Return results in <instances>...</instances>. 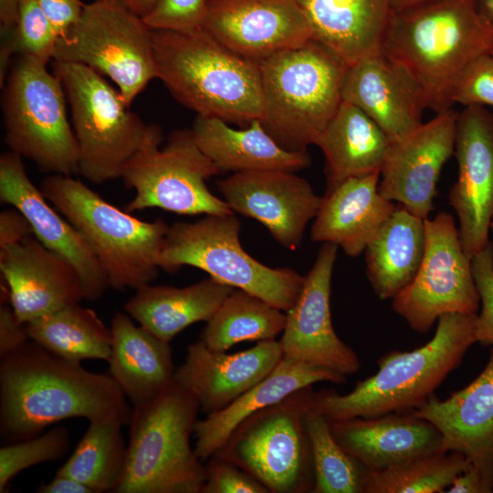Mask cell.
<instances>
[{
	"label": "cell",
	"instance_id": "8992f818",
	"mask_svg": "<svg viewBox=\"0 0 493 493\" xmlns=\"http://www.w3.org/2000/svg\"><path fill=\"white\" fill-rule=\"evenodd\" d=\"M49 203L79 232L117 290L152 284L169 226L123 211L72 176L50 174L40 187Z\"/></svg>",
	"mask_w": 493,
	"mask_h": 493
},
{
	"label": "cell",
	"instance_id": "816d5d0a",
	"mask_svg": "<svg viewBox=\"0 0 493 493\" xmlns=\"http://www.w3.org/2000/svg\"><path fill=\"white\" fill-rule=\"evenodd\" d=\"M130 11L144 18L152 12L159 0H120Z\"/></svg>",
	"mask_w": 493,
	"mask_h": 493
},
{
	"label": "cell",
	"instance_id": "b9f144b4",
	"mask_svg": "<svg viewBox=\"0 0 493 493\" xmlns=\"http://www.w3.org/2000/svg\"><path fill=\"white\" fill-rule=\"evenodd\" d=\"M471 266L481 303L476 340L485 346L493 345V243L471 257Z\"/></svg>",
	"mask_w": 493,
	"mask_h": 493
},
{
	"label": "cell",
	"instance_id": "ab89813d",
	"mask_svg": "<svg viewBox=\"0 0 493 493\" xmlns=\"http://www.w3.org/2000/svg\"><path fill=\"white\" fill-rule=\"evenodd\" d=\"M70 446L69 432L56 426L41 435L15 442L0 449V492L21 471L40 463L59 459Z\"/></svg>",
	"mask_w": 493,
	"mask_h": 493
},
{
	"label": "cell",
	"instance_id": "e0dca14e",
	"mask_svg": "<svg viewBox=\"0 0 493 493\" xmlns=\"http://www.w3.org/2000/svg\"><path fill=\"white\" fill-rule=\"evenodd\" d=\"M202 27L234 53L256 62L313 39L298 0H206Z\"/></svg>",
	"mask_w": 493,
	"mask_h": 493
},
{
	"label": "cell",
	"instance_id": "e575fe53",
	"mask_svg": "<svg viewBox=\"0 0 493 493\" xmlns=\"http://www.w3.org/2000/svg\"><path fill=\"white\" fill-rule=\"evenodd\" d=\"M123 425L117 417L89 421L82 438L57 474L70 477L95 493L115 492L127 456Z\"/></svg>",
	"mask_w": 493,
	"mask_h": 493
},
{
	"label": "cell",
	"instance_id": "603a6c76",
	"mask_svg": "<svg viewBox=\"0 0 493 493\" xmlns=\"http://www.w3.org/2000/svg\"><path fill=\"white\" fill-rule=\"evenodd\" d=\"M413 411L439 430L446 450L467 456L493 488V348L467 386L445 400L433 394Z\"/></svg>",
	"mask_w": 493,
	"mask_h": 493
},
{
	"label": "cell",
	"instance_id": "8d00e7d4",
	"mask_svg": "<svg viewBox=\"0 0 493 493\" xmlns=\"http://www.w3.org/2000/svg\"><path fill=\"white\" fill-rule=\"evenodd\" d=\"M471 465L456 451L439 450L381 470H369L363 493H441Z\"/></svg>",
	"mask_w": 493,
	"mask_h": 493
},
{
	"label": "cell",
	"instance_id": "9c48e42d",
	"mask_svg": "<svg viewBox=\"0 0 493 493\" xmlns=\"http://www.w3.org/2000/svg\"><path fill=\"white\" fill-rule=\"evenodd\" d=\"M235 213L205 215L192 223L169 226L159 266L169 272L190 266L221 283L249 292L288 311L297 300L305 276L288 267H270L251 257L239 238Z\"/></svg>",
	"mask_w": 493,
	"mask_h": 493
},
{
	"label": "cell",
	"instance_id": "d4e9b609",
	"mask_svg": "<svg viewBox=\"0 0 493 493\" xmlns=\"http://www.w3.org/2000/svg\"><path fill=\"white\" fill-rule=\"evenodd\" d=\"M329 423L337 443L368 470L445 449L439 430L413 410Z\"/></svg>",
	"mask_w": 493,
	"mask_h": 493
},
{
	"label": "cell",
	"instance_id": "7bdbcfd3",
	"mask_svg": "<svg viewBox=\"0 0 493 493\" xmlns=\"http://www.w3.org/2000/svg\"><path fill=\"white\" fill-rule=\"evenodd\" d=\"M206 0H159L143 19L151 30L188 31L202 27Z\"/></svg>",
	"mask_w": 493,
	"mask_h": 493
},
{
	"label": "cell",
	"instance_id": "f5cc1de1",
	"mask_svg": "<svg viewBox=\"0 0 493 493\" xmlns=\"http://www.w3.org/2000/svg\"><path fill=\"white\" fill-rule=\"evenodd\" d=\"M431 0H390L393 11H401L411 8Z\"/></svg>",
	"mask_w": 493,
	"mask_h": 493
},
{
	"label": "cell",
	"instance_id": "ee69618b",
	"mask_svg": "<svg viewBox=\"0 0 493 493\" xmlns=\"http://www.w3.org/2000/svg\"><path fill=\"white\" fill-rule=\"evenodd\" d=\"M202 493H269V491L236 465L213 456L205 465V481Z\"/></svg>",
	"mask_w": 493,
	"mask_h": 493
},
{
	"label": "cell",
	"instance_id": "1f68e13d",
	"mask_svg": "<svg viewBox=\"0 0 493 493\" xmlns=\"http://www.w3.org/2000/svg\"><path fill=\"white\" fill-rule=\"evenodd\" d=\"M390 143L364 111L342 100L316 144L326 160L327 190L350 178L381 172Z\"/></svg>",
	"mask_w": 493,
	"mask_h": 493
},
{
	"label": "cell",
	"instance_id": "7c38bea8",
	"mask_svg": "<svg viewBox=\"0 0 493 493\" xmlns=\"http://www.w3.org/2000/svg\"><path fill=\"white\" fill-rule=\"evenodd\" d=\"M163 142L157 125L139 151L125 163L121 178L134 191L128 212L160 208L179 215H228L226 201L214 194L206 181L221 173L203 153L191 130L173 131Z\"/></svg>",
	"mask_w": 493,
	"mask_h": 493
},
{
	"label": "cell",
	"instance_id": "681fc988",
	"mask_svg": "<svg viewBox=\"0 0 493 493\" xmlns=\"http://www.w3.org/2000/svg\"><path fill=\"white\" fill-rule=\"evenodd\" d=\"M37 491L40 493H95L93 489L79 481L57 473L49 483L42 484Z\"/></svg>",
	"mask_w": 493,
	"mask_h": 493
},
{
	"label": "cell",
	"instance_id": "5b68a950",
	"mask_svg": "<svg viewBox=\"0 0 493 493\" xmlns=\"http://www.w3.org/2000/svg\"><path fill=\"white\" fill-rule=\"evenodd\" d=\"M258 64L266 131L288 151L316 145L343 100L349 66L313 39Z\"/></svg>",
	"mask_w": 493,
	"mask_h": 493
},
{
	"label": "cell",
	"instance_id": "277c9868",
	"mask_svg": "<svg viewBox=\"0 0 493 493\" xmlns=\"http://www.w3.org/2000/svg\"><path fill=\"white\" fill-rule=\"evenodd\" d=\"M477 314L441 316L426 344L413 351L395 350L384 354L377 362L378 371L358 382L348 393L313 392L311 408L329 421L416 409L435 394L477 342Z\"/></svg>",
	"mask_w": 493,
	"mask_h": 493
},
{
	"label": "cell",
	"instance_id": "ffe728a7",
	"mask_svg": "<svg viewBox=\"0 0 493 493\" xmlns=\"http://www.w3.org/2000/svg\"><path fill=\"white\" fill-rule=\"evenodd\" d=\"M0 200L19 210L33 236L61 257L77 272L84 299H100L110 287L109 279L79 232L49 203L27 175L23 158L9 151L0 156Z\"/></svg>",
	"mask_w": 493,
	"mask_h": 493
},
{
	"label": "cell",
	"instance_id": "7a4b0ae2",
	"mask_svg": "<svg viewBox=\"0 0 493 493\" xmlns=\"http://www.w3.org/2000/svg\"><path fill=\"white\" fill-rule=\"evenodd\" d=\"M493 48V22L476 0H431L393 11L382 51L416 84L426 109L452 107L453 87L475 59Z\"/></svg>",
	"mask_w": 493,
	"mask_h": 493
},
{
	"label": "cell",
	"instance_id": "ba28073f",
	"mask_svg": "<svg viewBox=\"0 0 493 493\" xmlns=\"http://www.w3.org/2000/svg\"><path fill=\"white\" fill-rule=\"evenodd\" d=\"M47 63L19 54L3 88L5 142L10 151L50 174L79 173V154L67 115V98Z\"/></svg>",
	"mask_w": 493,
	"mask_h": 493
},
{
	"label": "cell",
	"instance_id": "484cf974",
	"mask_svg": "<svg viewBox=\"0 0 493 493\" xmlns=\"http://www.w3.org/2000/svg\"><path fill=\"white\" fill-rule=\"evenodd\" d=\"M379 180L376 172L327 190L314 218L311 240L334 244L350 257L364 251L396 208L379 193Z\"/></svg>",
	"mask_w": 493,
	"mask_h": 493
},
{
	"label": "cell",
	"instance_id": "52a82bcc",
	"mask_svg": "<svg viewBox=\"0 0 493 493\" xmlns=\"http://www.w3.org/2000/svg\"><path fill=\"white\" fill-rule=\"evenodd\" d=\"M200 410L173 382L153 400L133 406L122 477L116 493H202L205 465L190 443Z\"/></svg>",
	"mask_w": 493,
	"mask_h": 493
},
{
	"label": "cell",
	"instance_id": "2e32d148",
	"mask_svg": "<svg viewBox=\"0 0 493 493\" xmlns=\"http://www.w3.org/2000/svg\"><path fill=\"white\" fill-rule=\"evenodd\" d=\"M337 250L330 243L320 247L297 300L286 311L278 341L284 357L347 377L359 371L361 362L356 352L339 338L331 322L330 298Z\"/></svg>",
	"mask_w": 493,
	"mask_h": 493
},
{
	"label": "cell",
	"instance_id": "8fae6325",
	"mask_svg": "<svg viewBox=\"0 0 493 493\" xmlns=\"http://www.w3.org/2000/svg\"><path fill=\"white\" fill-rule=\"evenodd\" d=\"M312 385L245 418L213 455L260 482L269 493H307L314 467L306 414Z\"/></svg>",
	"mask_w": 493,
	"mask_h": 493
},
{
	"label": "cell",
	"instance_id": "44dd1931",
	"mask_svg": "<svg viewBox=\"0 0 493 493\" xmlns=\"http://www.w3.org/2000/svg\"><path fill=\"white\" fill-rule=\"evenodd\" d=\"M283 357L279 341H261L250 349L228 354L200 340L187 347L175 369L174 383L190 393L206 414L215 413L266 378Z\"/></svg>",
	"mask_w": 493,
	"mask_h": 493
},
{
	"label": "cell",
	"instance_id": "ac0fdd59",
	"mask_svg": "<svg viewBox=\"0 0 493 493\" xmlns=\"http://www.w3.org/2000/svg\"><path fill=\"white\" fill-rule=\"evenodd\" d=\"M229 208L261 223L282 246L297 249L320 203L310 184L295 172L234 173L216 183Z\"/></svg>",
	"mask_w": 493,
	"mask_h": 493
},
{
	"label": "cell",
	"instance_id": "db71d44e",
	"mask_svg": "<svg viewBox=\"0 0 493 493\" xmlns=\"http://www.w3.org/2000/svg\"><path fill=\"white\" fill-rule=\"evenodd\" d=\"M481 12L493 22V0H476Z\"/></svg>",
	"mask_w": 493,
	"mask_h": 493
},
{
	"label": "cell",
	"instance_id": "83f0119b",
	"mask_svg": "<svg viewBox=\"0 0 493 493\" xmlns=\"http://www.w3.org/2000/svg\"><path fill=\"white\" fill-rule=\"evenodd\" d=\"M191 131L200 150L221 173L297 172L311 163L308 151L283 148L266 131L261 121L235 129L219 118L196 115Z\"/></svg>",
	"mask_w": 493,
	"mask_h": 493
},
{
	"label": "cell",
	"instance_id": "cb8c5ba5",
	"mask_svg": "<svg viewBox=\"0 0 493 493\" xmlns=\"http://www.w3.org/2000/svg\"><path fill=\"white\" fill-rule=\"evenodd\" d=\"M342 99L364 111L391 142L416 130L426 109L414 80L383 51L349 67Z\"/></svg>",
	"mask_w": 493,
	"mask_h": 493
},
{
	"label": "cell",
	"instance_id": "4fadbf2b",
	"mask_svg": "<svg viewBox=\"0 0 493 493\" xmlns=\"http://www.w3.org/2000/svg\"><path fill=\"white\" fill-rule=\"evenodd\" d=\"M152 30L120 0L84 4L79 20L58 40L53 59L88 66L109 77L125 103L158 79Z\"/></svg>",
	"mask_w": 493,
	"mask_h": 493
},
{
	"label": "cell",
	"instance_id": "4316f807",
	"mask_svg": "<svg viewBox=\"0 0 493 493\" xmlns=\"http://www.w3.org/2000/svg\"><path fill=\"white\" fill-rule=\"evenodd\" d=\"M313 40L349 67L382 51L393 12L390 0H298Z\"/></svg>",
	"mask_w": 493,
	"mask_h": 493
},
{
	"label": "cell",
	"instance_id": "bcb514c9",
	"mask_svg": "<svg viewBox=\"0 0 493 493\" xmlns=\"http://www.w3.org/2000/svg\"><path fill=\"white\" fill-rule=\"evenodd\" d=\"M52 22L59 37L79 20L84 3L81 0H37Z\"/></svg>",
	"mask_w": 493,
	"mask_h": 493
},
{
	"label": "cell",
	"instance_id": "d6986e66",
	"mask_svg": "<svg viewBox=\"0 0 493 493\" xmlns=\"http://www.w3.org/2000/svg\"><path fill=\"white\" fill-rule=\"evenodd\" d=\"M456 117L457 112L449 109L391 142L378 185L383 197L428 218L442 167L454 153Z\"/></svg>",
	"mask_w": 493,
	"mask_h": 493
},
{
	"label": "cell",
	"instance_id": "c3c4849f",
	"mask_svg": "<svg viewBox=\"0 0 493 493\" xmlns=\"http://www.w3.org/2000/svg\"><path fill=\"white\" fill-rule=\"evenodd\" d=\"M446 493H490L493 488L472 464L461 472L446 489Z\"/></svg>",
	"mask_w": 493,
	"mask_h": 493
},
{
	"label": "cell",
	"instance_id": "74e56055",
	"mask_svg": "<svg viewBox=\"0 0 493 493\" xmlns=\"http://www.w3.org/2000/svg\"><path fill=\"white\" fill-rule=\"evenodd\" d=\"M305 422L314 467L311 493H363L369 470L337 443L329 420L311 403Z\"/></svg>",
	"mask_w": 493,
	"mask_h": 493
},
{
	"label": "cell",
	"instance_id": "7402d4cb",
	"mask_svg": "<svg viewBox=\"0 0 493 493\" xmlns=\"http://www.w3.org/2000/svg\"><path fill=\"white\" fill-rule=\"evenodd\" d=\"M0 271L10 306L23 323L84 299L73 267L34 236L0 249Z\"/></svg>",
	"mask_w": 493,
	"mask_h": 493
},
{
	"label": "cell",
	"instance_id": "60d3db41",
	"mask_svg": "<svg viewBox=\"0 0 493 493\" xmlns=\"http://www.w3.org/2000/svg\"><path fill=\"white\" fill-rule=\"evenodd\" d=\"M452 105L493 108V58L485 54L471 62L456 79L451 92Z\"/></svg>",
	"mask_w": 493,
	"mask_h": 493
},
{
	"label": "cell",
	"instance_id": "f6af8a7d",
	"mask_svg": "<svg viewBox=\"0 0 493 493\" xmlns=\"http://www.w3.org/2000/svg\"><path fill=\"white\" fill-rule=\"evenodd\" d=\"M26 327L18 320L11 306L1 304L0 308V358L19 350L29 341Z\"/></svg>",
	"mask_w": 493,
	"mask_h": 493
},
{
	"label": "cell",
	"instance_id": "f907efd6",
	"mask_svg": "<svg viewBox=\"0 0 493 493\" xmlns=\"http://www.w3.org/2000/svg\"><path fill=\"white\" fill-rule=\"evenodd\" d=\"M20 0H0L1 34H10L15 30L19 12Z\"/></svg>",
	"mask_w": 493,
	"mask_h": 493
},
{
	"label": "cell",
	"instance_id": "9a60e30c",
	"mask_svg": "<svg viewBox=\"0 0 493 493\" xmlns=\"http://www.w3.org/2000/svg\"><path fill=\"white\" fill-rule=\"evenodd\" d=\"M454 153L456 182L448 194L465 253L472 257L486 248L493 224V112L480 105L457 112Z\"/></svg>",
	"mask_w": 493,
	"mask_h": 493
},
{
	"label": "cell",
	"instance_id": "f35d334b",
	"mask_svg": "<svg viewBox=\"0 0 493 493\" xmlns=\"http://www.w3.org/2000/svg\"><path fill=\"white\" fill-rule=\"evenodd\" d=\"M59 35L37 0H20L15 30L2 35L1 53L28 55L47 64L53 59Z\"/></svg>",
	"mask_w": 493,
	"mask_h": 493
},
{
	"label": "cell",
	"instance_id": "3957f363",
	"mask_svg": "<svg viewBox=\"0 0 493 493\" xmlns=\"http://www.w3.org/2000/svg\"><path fill=\"white\" fill-rule=\"evenodd\" d=\"M152 33L158 79L181 104L241 126L263 120L258 62L234 53L203 27Z\"/></svg>",
	"mask_w": 493,
	"mask_h": 493
},
{
	"label": "cell",
	"instance_id": "f1b7e54d",
	"mask_svg": "<svg viewBox=\"0 0 493 493\" xmlns=\"http://www.w3.org/2000/svg\"><path fill=\"white\" fill-rule=\"evenodd\" d=\"M346 380L347 377L342 374L283 356L266 378L225 408L195 422L194 451L203 462L207 461L235 427L255 412L316 383H344Z\"/></svg>",
	"mask_w": 493,
	"mask_h": 493
},
{
	"label": "cell",
	"instance_id": "30bf717a",
	"mask_svg": "<svg viewBox=\"0 0 493 493\" xmlns=\"http://www.w3.org/2000/svg\"><path fill=\"white\" fill-rule=\"evenodd\" d=\"M52 68L69 105L79 174L96 184L121 177L152 125L130 110L119 89L95 69L58 60Z\"/></svg>",
	"mask_w": 493,
	"mask_h": 493
},
{
	"label": "cell",
	"instance_id": "5bb4252c",
	"mask_svg": "<svg viewBox=\"0 0 493 493\" xmlns=\"http://www.w3.org/2000/svg\"><path fill=\"white\" fill-rule=\"evenodd\" d=\"M425 226L420 267L392 301L393 310L419 333H426L445 314H477L480 304L471 257L462 247L454 217L441 212L425 219Z\"/></svg>",
	"mask_w": 493,
	"mask_h": 493
},
{
	"label": "cell",
	"instance_id": "836d02e7",
	"mask_svg": "<svg viewBox=\"0 0 493 493\" xmlns=\"http://www.w3.org/2000/svg\"><path fill=\"white\" fill-rule=\"evenodd\" d=\"M30 341L68 361H109L111 331L93 309L79 302L26 323Z\"/></svg>",
	"mask_w": 493,
	"mask_h": 493
},
{
	"label": "cell",
	"instance_id": "6da1fadb",
	"mask_svg": "<svg viewBox=\"0 0 493 493\" xmlns=\"http://www.w3.org/2000/svg\"><path fill=\"white\" fill-rule=\"evenodd\" d=\"M126 398L110 374L88 371L33 341L1 358L0 431L11 443L69 418L117 417L128 425Z\"/></svg>",
	"mask_w": 493,
	"mask_h": 493
},
{
	"label": "cell",
	"instance_id": "f546056e",
	"mask_svg": "<svg viewBox=\"0 0 493 493\" xmlns=\"http://www.w3.org/2000/svg\"><path fill=\"white\" fill-rule=\"evenodd\" d=\"M110 331V374L133 406L153 400L173 383L170 342L135 325L121 312L113 316Z\"/></svg>",
	"mask_w": 493,
	"mask_h": 493
},
{
	"label": "cell",
	"instance_id": "d6a6232c",
	"mask_svg": "<svg viewBox=\"0 0 493 493\" xmlns=\"http://www.w3.org/2000/svg\"><path fill=\"white\" fill-rule=\"evenodd\" d=\"M425 248V219L396 207L365 248L367 276L380 299H393L411 283Z\"/></svg>",
	"mask_w": 493,
	"mask_h": 493
},
{
	"label": "cell",
	"instance_id": "11a10c76",
	"mask_svg": "<svg viewBox=\"0 0 493 493\" xmlns=\"http://www.w3.org/2000/svg\"><path fill=\"white\" fill-rule=\"evenodd\" d=\"M490 55H491L492 58H493V48H492V50H491V52H490Z\"/></svg>",
	"mask_w": 493,
	"mask_h": 493
},
{
	"label": "cell",
	"instance_id": "7dc6e473",
	"mask_svg": "<svg viewBox=\"0 0 493 493\" xmlns=\"http://www.w3.org/2000/svg\"><path fill=\"white\" fill-rule=\"evenodd\" d=\"M33 236L31 226L16 208L5 209L0 214V249L16 245Z\"/></svg>",
	"mask_w": 493,
	"mask_h": 493
},
{
	"label": "cell",
	"instance_id": "d590c367",
	"mask_svg": "<svg viewBox=\"0 0 493 493\" xmlns=\"http://www.w3.org/2000/svg\"><path fill=\"white\" fill-rule=\"evenodd\" d=\"M287 314L266 300L239 288H234L201 334L205 344L226 351L245 341L274 340L282 333Z\"/></svg>",
	"mask_w": 493,
	"mask_h": 493
},
{
	"label": "cell",
	"instance_id": "4dcf8cb0",
	"mask_svg": "<svg viewBox=\"0 0 493 493\" xmlns=\"http://www.w3.org/2000/svg\"><path fill=\"white\" fill-rule=\"evenodd\" d=\"M235 288L209 277L184 288L147 284L124 309L139 325L170 342L188 326L208 321Z\"/></svg>",
	"mask_w": 493,
	"mask_h": 493
}]
</instances>
